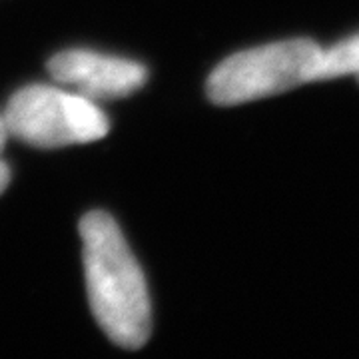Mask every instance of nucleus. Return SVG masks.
I'll use <instances>...</instances> for the list:
<instances>
[{"instance_id":"obj_1","label":"nucleus","mask_w":359,"mask_h":359,"mask_svg":"<svg viewBox=\"0 0 359 359\" xmlns=\"http://www.w3.org/2000/svg\"><path fill=\"white\" fill-rule=\"evenodd\" d=\"M78 230L94 318L112 344L140 349L152 332V308L136 257L114 218L106 212H88Z\"/></svg>"},{"instance_id":"obj_2","label":"nucleus","mask_w":359,"mask_h":359,"mask_svg":"<svg viewBox=\"0 0 359 359\" xmlns=\"http://www.w3.org/2000/svg\"><path fill=\"white\" fill-rule=\"evenodd\" d=\"M320 54V44L309 39L282 40L231 54L210 74L205 94L218 106L282 94L313 82Z\"/></svg>"},{"instance_id":"obj_3","label":"nucleus","mask_w":359,"mask_h":359,"mask_svg":"<svg viewBox=\"0 0 359 359\" xmlns=\"http://www.w3.org/2000/svg\"><path fill=\"white\" fill-rule=\"evenodd\" d=\"M2 118L8 136L46 150L96 142L110 130L94 100L46 84H30L13 94Z\"/></svg>"},{"instance_id":"obj_4","label":"nucleus","mask_w":359,"mask_h":359,"mask_svg":"<svg viewBox=\"0 0 359 359\" xmlns=\"http://www.w3.org/2000/svg\"><path fill=\"white\" fill-rule=\"evenodd\" d=\"M50 76L90 100L126 98L144 86L148 70L134 60L72 48L48 60Z\"/></svg>"},{"instance_id":"obj_5","label":"nucleus","mask_w":359,"mask_h":359,"mask_svg":"<svg viewBox=\"0 0 359 359\" xmlns=\"http://www.w3.org/2000/svg\"><path fill=\"white\" fill-rule=\"evenodd\" d=\"M341 76H359V34L339 40L330 48H321L313 82Z\"/></svg>"},{"instance_id":"obj_6","label":"nucleus","mask_w":359,"mask_h":359,"mask_svg":"<svg viewBox=\"0 0 359 359\" xmlns=\"http://www.w3.org/2000/svg\"><path fill=\"white\" fill-rule=\"evenodd\" d=\"M8 182H11V170H8V166L0 160V194L6 190Z\"/></svg>"},{"instance_id":"obj_7","label":"nucleus","mask_w":359,"mask_h":359,"mask_svg":"<svg viewBox=\"0 0 359 359\" xmlns=\"http://www.w3.org/2000/svg\"><path fill=\"white\" fill-rule=\"evenodd\" d=\"M6 138H8V130H6V124H4V118L0 114V152L6 144Z\"/></svg>"},{"instance_id":"obj_8","label":"nucleus","mask_w":359,"mask_h":359,"mask_svg":"<svg viewBox=\"0 0 359 359\" xmlns=\"http://www.w3.org/2000/svg\"><path fill=\"white\" fill-rule=\"evenodd\" d=\"M358 80H359V76H358Z\"/></svg>"}]
</instances>
